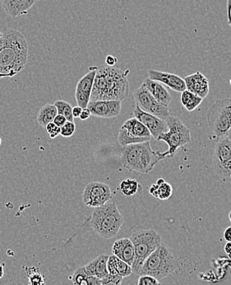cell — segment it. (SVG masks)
Here are the masks:
<instances>
[{
	"label": "cell",
	"mask_w": 231,
	"mask_h": 285,
	"mask_svg": "<svg viewBox=\"0 0 231 285\" xmlns=\"http://www.w3.org/2000/svg\"><path fill=\"white\" fill-rule=\"evenodd\" d=\"M129 70L102 65L95 73L90 101H123L129 93Z\"/></svg>",
	"instance_id": "1"
},
{
	"label": "cell",
	"mask_w": 231,
	"mask_h": 285,
	"mask_svg": "<svg viewBox=\"0 0 231 285\" xmlns=\"http://www.w3.org/2000/svg\"><path fill=\"white\" fill-rule=\"evenodd\" d=\"M0 47V75L13 77L24 69L28 57V44L22 34L13 29L2 32Z\"/></svg>",
	"instance_id": "2"
},
{
	"label": "cell",
	"mask_w": 231,
	"mask_h": 285,
	"mask_svg": "<svg viewBox=\"0 0 231 285\" xmlns=\"http://www.w3.org/2000/svg\"><path fill=\"white\" fill-rule=\"evenodd\" d=\"M164 158L163 153L152 149L150 141L130 144L123 147L122 149V165L129 172L148 174Z\"/></svg>",
	"instance_id": "3"
},
{
	"label": "cell",
	"mask_w": 231,
	"mask_h": 285,
	"mask_svg": "<svg viewBox=\"0 0 231 285\" xmlns=\"http://www.w3.org/2000/svg\"><path fill=\"white\" fill-rule=\"evenodd\" d=\"M124 222V217L117 204L108 202L102 206L95 208L89 218L88 224L100 237L111 239L118 235Z\"/></svg>",
	"instance_id": "4"
},
{
	"label": "cell",
	"mask_w": 231,
	"mask_h": 285,
	"mask_svg": "<svg viewBox=\"0 0 231 285\" xmlns=\"http://www.w3.org/2000/svg\"><path fill=\"white\" fill-rule=\"evenodd\" d=\"M179 268V263L169 247L163 242L147 258L139 276H150L161 281L174 273Z\"/></svg>",
	"instance_id": "5"
},
{
	"label": "cell",
	"mask_w": 231,
	"mask_h": 285,
	"mask_svg": "<svg viewBox=\"0 0 231 285\" xmlns=\"http://www.w3.org/2000/svg\"><path fill=\"white\" fill-rule=\"evenodd\" d=\"M134 247L135 259L132 265L133 273L139 275L144 261L160 246V234L154 229L137 231L129 237Z\"/></svg>",
	"instance_id": "6"
},
{
	"label": "cell",
	"mask_w": 231,
	"mask_h": 285,
	"mask_svg": "<svg viewBox=\"0 0 231 285\" xmlns=\"http://www.w3.org/2000/svg\"><path fill=\"white\" fill-rule=\"evenodd\" d=\"M168 130L158 137L157 141H164L169 146L168 151L163 153L166 158H173L179 148L191 142V130L179 118L169 115L166 120Z\"/></svg>",
	"instance_id": "7"
},
{
	"label": "cell",
	"mask_w": 231,
	"mask_h": 285,
	"mask_svg": "<svg viewBox=\"0 0 231 285\" xmlns=\"http://www.w3.org/2000/svg\"><path fill=\"white\" fill-rule=\"evenodd\" d=\"M207 121L210 130L217 136H226L231 126V98L215 101L208 110Z\"/></svg>",
	"instance_id": "8"
},
{
	"label": "cell",
	"mask_w": 231,
	"mask_h": 285,
	"mask_svg": "<svg viewBox=\"0 0 231 285\" xmlns=\"http://www.w3.org/2000/svg\"><path fill=\"white\" fill-rule=\"evenodd\" d=\"M134 98L136 105H139L145 112L155 115L164 120L170 115L169 107L159 102L143 84L134 92Z\"/></svg>",
	"instance_id": "9"
},
{
	"label": "cell",
	"mask_w": 231,
	"mask_h": 285,
	"mask_svg": "<svg viewBox=\"0 0 231 285\" xmlns=\"http://www.w3.org/2000/svg\"><path fill=\"white\" fill-rule=\"evenodd\" d=\"M212 163L216 173L220 177H231V141L227 137H222L216 144Z\"/></svg>",
	"instance_id": "10"
},
{
	"label": "cell",
	"mask_w": 231,
	"mask_h": 285,
	"mask_svg": "<svg viewBox=\"0 0 231 285\" xmlns=\"http://www.w3.org/2000/svg\"><path fill=\"white\" fill-rule=\"evenodd\" d=\"M111 199L112 192L110 187L102 182H89L82 193L84 204L91 208L102 206Z\"/></svg>",
	"instance_id": "11"
},
{
	"label": "cell",
	"mask_w": 231,
	"mask_h": 285,
	"mask_svg": "<svg viewBox=\"0 0 231 285\" xmlns=\"http://www.w3.org/2000/svg\"><path fill=\"white\" fill-rule=\"evenodd\" d=\"M96 70L97 66H90L88 72L83 77H81L77 84L75 99L77 105L81 106L82 109L87 107L90 102Z\"/></svg>",
	"instance_id": "12"
},
{
	"label": "cell",
	"mask_w": 231,
	"mask_h": 285,
	"mask_svg": "<svg viewBox=\"0 0 231 285\" xmlns=\"http://www.w3.org/2000/svg\"><path fill=\"white\" fill-rule=\"evenodd\" d=\"M134 117L148 128L152 136L155 138V140H157L158 137L160 136V134L168 130L166 120H162L155 115L143 111L138 105L134 108Z\"/></svg>",
	"instance_id": "13"
},
{
	"label": "cell",
	"mask_w": 231,
	"mask_h": 285,
	"mask_svg": "<svg viewBox=\"0 0 231 285\" xmlns=\"http://www.w3.org/2000/svg\"><path fill=\"white\" fill-rule=\"evenodd\" d=\"M87 109L91 115L100 118L116 117L121 112V101H90Z\"/></svg>",
	"instance_id": "14"
},
{
	"label": "cell",
	"mask_w": 231,
	"mask_h": 285,
	"mask_svg": "<svg viewBox=\"0 0 231 285\" xmlns=\"http://www.w3.org/2000/svg\"><path fill=\"white\" fill-rule=\"evenodd\" d=\"M148 76L152 80L160 82L162 84H164L169 89L178 93H182L186 90L185 82L184 79L174 74L162 72L158 70H149Z\"/></svg>",
	"instance_id": "15"
},
{
	"label": "cell",
	"mask_w": 231,
	"mask_h": 285,
	"mask_svg": "<svg viewBox=\"0 0 231 285\" xmlns=\"http://www.w3.org/2000/svg\"><path fill=\"white\" fill-rule=\"evenodd\" d=\"M186 90L198 95L202 98H205L210 91L209 81L208 79L200 72H196L193 75H188L184 78Z\"/></svg>",
	"instance_id": "16"
},
{
	"label": "cell",
	"mask_w": 231,
	"mask_h": 285,
	"mask_svg": "<svg viewBox=\"0 0 231 285\" xmlns=\"http://www.w3.org/2000/svg\"><path fill=\"white\" fill-rule=\"evenodd\" d=\"M38 0H0L2 8L11 17L23 16Z\"/></svg>",
	"instance_id": "17"
},
{
	"label": "cell",
	"mask_w": 231,
	"mask_h": 285,
	"mask_svg": "<svg viewBox=\"0 0 231 285\" xmlns=\"http://www.w3.org/2000/svg\"><path fill=\"white\" fill-rule=\"evenodd\" d=\"M112 253L119 259L131 266L135 259L134 247L133 242L129 238H122L117 240L112 247Z\"/></svg>",
	"instance_id": "18"
},
{
	"label": "cell",
	"mask_w": 231,
	"mask_h": 285,
	"mask_svg": "<svg viewBox=\"0 0 231 285\" xmlns=\"http://www.w3.org/2000/svg\"><path fill=\"white\" fill-rule=\"evenodd\" d=\"M143 84L159 102L165 106H169L172 96L164 84H162L160 82L152 80L149 78L145 79Z\"/></svg>",
	"instance_id": "19"
},
{
	"label": "cell",
	"mask_w": 231,
	"mask_h": 285,
	"mask_svg": "<svg viewBox=\"0 0 231 285\" xmlns=\"http://www.w3.org/2000/svg\"><path fill=\"white\" fill-rule=\"evenodd\" d=\"M108 258L109 256L107 255H100L95 257V259L83 266L86 273L90 276H95L100 280L105 278L109 274L107 270Z\"/></svg>",
	"instance_id": "20"
},
{
	"label": "cell",
	"mask_w": 231,
	"mask_h": 285,
	"mask_svg": "<svg viewBox=\"0 0 231 285\" xmlns=\"http://www.w3.org/2000/svg\"><path fill=\"white\" fill-rule=\"evenodd\" d=\"M107 270L110 275L121 276L123 278L128 277L133 273L131 266L119 259L114 255L110 256L108 258Z\"/></svg>",
	"instance_id": "21"
},
{
	"label": "cell",
	"mask_w": 231,
	"mask_h": 285,
	"mask_svg": "<svg viewBox=\"0 0 231 285\" xmlns=\"http://www.w3.org/2000/svg\"><path fill=\"white\" fill-rule=\"evenodd\" d=\"M122 127L124 128L130 135L135 138L152 139V134L148 130V128L135 117L127 120L123 124Z\"/></svg>",
	"instance_id": "22"
},
{
	"label": "cell",
	"mask_w": 231,
	"mask_h": 285,
	"mask_svg": "<svg viewBox=\"0 0 231 285\" xmlns=\"http://www.w3.org/2000/svg\"><path fill=\"white\" fill-rule=\"evenodd\" d=\"M57 115V108L55 107V105L54 104H46L39 110L36 120L41 127L46 128L48 124L54 121Z\"/></svg>",
	"instance_id": "23"
},
{
	"label": "cell",
	"mask_w": 231,
	"mask_h": 285,
	"mask_svg": "<svg viewBox=\"0 0 231 285\" xmlns=\"http://www.w3.org/2000/svg\"><path fill=\"white\" fill-rule=\"evenodd\" d=\"M203 100V98L188 90H184L181 93L182 105L189 112L193 111L196 108L199 106Z\"/></svg>",
	"instance_id": "24"
},
{
	"label": "cell",
	"mask_w": 231,
	"mask_h": 285,
	"mask_svg": "<svg viewBox=\"0 0 231 285\" xmlns=\"http://www.w3.org/2000/svg\"><path fill=\"white\" fill-rule=\"evenodd\" d=\"M142 185L135 179H126L119 184V190L125 196H133L142 190Z\"/></svg>",
	"instance_id": "25"
},
{
	"label": "cell",
	"mask_w": 231,
	"mask_h": 285,
	"mask_svg": "<svg viewBox=\"0 0 231 285\" xmlns=\"http://www.w3.org/2000/svg\"><path fill=\"white\" fill-rule=\"evenodd\" d=\"M151 139L148 138H135L132 136L127 132L124 128L119 129V135H118V141L122 147L130 145V144H141L145 142L150 141Z\"/></svg>",
	"instance_id": "26"
},
{
	"label": "cell",
	"mask_w": 231,
	"mask_h": 285,
	"mask_svg": "<svg viewBox=\"0 0 231 285\" xmlns=\"http://www.w3.org/2000/svg\"><path fill=\"white\" fill-rule=\"evenodd\" d=\"M55 107L57 108L58 115H62L67 119L68 121L74 122V117L73 116V107L70 103L64 100H58L55 101Z\"/></svg>",
	"instance_id": "27"
},
{
	"label": "cell",
	"mask_w": 231,
	"mask_h": 285,
	"mask_svg": "<svg viewBox=\"0 0 231 285\" xmlns=\"http://www.w3.org/2000/svg\"><path fill=\"white\" fill-rule=\"evenodd\" d=\"M88 276L84 267H78L70 276V280L74 285H88Z\"/></svg>",
	"instance_id": "28"
},
{
	"label": "cell",
	"mask_w": 231,
	"mask_h": 285,
	"mask_svg": "<svg viewBox=\"0 0 231 285\" xmlns=\"http://www.w3.org/2000/svg\"><path fill=\"white\" fill-rule=\"evenodd\" d=\"M157 186L156 189V195L155 198L160 199V200H167L172 196L173 194V187L169 182H164L160 186Z\"/></svg>",
	"instance_id": "29"
},
{
	"label": "cell",
	"mask_w": 231,
	"mask_h": 285,
	"mask_svg": "<svg viewBox=\"0 0 231 285\" xmlns=\"http://www.w3.org/2000/svg\"><path fill=\"white\" fill-rule=\"evenodd\" d=\"M29 279V285H45V278L41 273H38V269L36 267L26 269Z\"/></svg>",
	"instance_id": "30"
},
{
	"label": "cell",
	"mask_w": 231,
	"mask_h": 285,
	"mask_svg": "<svg viewBox=\"0 0 231 285\" xmlns=\"http://www.w3.org/2000/svg\"><path fill=\"white\" fill-rule=\"evenodd\" d=\"M76 130L75 123L67 121L62 127L60 128V135L65 138H70L73 136Z\"/></svg>",
	"instance_id": "31"
},
{
	"label": "cell",
	"mask_w": 231,
	"mask_h": 285,
	"mask_svg": "<svg viewBox=\"0 0 231 285\" xmlns=\"http://www.w3.org/2000/svg\"><path fill=\"white\" fill-rule=\"evenodd\" d=\"M123 277L119 276H113L108 274L105 278L101 281V285H121L123 281Z\"/></svg>",
	"instance_id": "32"
},
{
	"label": "cell",
	"mask_w": 231,
	"mask_h": 285,
	"mask_svg": "<svg viewBox=\"0 0 231 285\" xmlns=\"http://www.w3.org/2000/svg\"><path fill=\"white\" fill-rule=\"evenodd\" d=\"M138 285H161V284L153 276H141Z\"/></svg>",
	"instance_id": "33"
},
{
	"label": "cell",
	"mask_w": 231,
	"mask_h": 285,
	"mask_svg": "<svg viewBox=\"0 0 231 285\" xmlns=\"http://www.w3.org/2000/svg\"><path fill=\"white\" fill-rule=\"evenodd\" d=\"M46 130L51 139H55L60 134V128L58 127L57 125H55L54 122L48 124L46 125Z\"/></svg>",
	"instance_id": "34"
},
{
	"label": "cell",
	"mask_w": 231,
	"mask_h": 285,
	"mask_svg": "<svg viewBox=\"0 0 231 285\" xmlns=\"http://www.w3.org/2000/svg\"><path fill=\"white\" fill-rule=\"evenodd\" d=\"M67 121V119H66L64 115H57L55 116V120H54L53 122L55 123L58 127L61 128Z\"/></svg>",
	"instance_id": "35"
},
{
	"label": "cell",
	"mask_w": 231,
	"mask_h": 285,
	"mask_svg": "<svg viewBox=\"0 0 231 285\" xmlns=\"http://www.w3.org/2000/svg\"><path fill=\"white\" fill-rule=\"evenodd\" d=\"M91 111H90L87 108H84V109H82V111H81V115H80L79 118H80L81 120H86L91 117Z\"/></svg>",
	"instance_id": "36"
},
{
	"label": "cell",
	"mask_w": 231,
	"mask_h": 285,
	"mask_svg": "<svg viewBox=\"0 0 231 285\" xmlns=\"http://www.w3.org/2000/svg\"><path fill=\"white\" fill-rule=\"evenodd\" d=\"M88 285H101V281L95 276H88Z\"/></svg>",
	"instance_id": "37"
},
{
	"label": "cell",
	"mask_w": 231,
	"mask_h": 285,
	"mask_svg": "<svg viewBox=\"0 0 231 285\" xmlns=\"http://www.w3.org/2000/svg\"><path fill=\"white\" fill-rule=\"evenodd\" d=\"M117 61H118V60H117L116 58L112 56V55H108L106 59H105L106 65H108V66H111V67L116 64Z\"/></svg>",
	"instance_id": "38"
},
{
	"label": "cell",
	"mask_w": 231,
	"mask_h": 285,
	"mask_svg": "<svg viewBox=\"0 0 231 285\" xmlns=\"http://www.w3.org/2000/svg\"><path fill=\"white\" fill-rule=\"evenodd\" d=\"M81 111H82V108L79 105H77L75 107H73V116L74 118H79L81 115Z\"/></svg>",
	"instance_id": "39"
},
{
	"label": "cell",
	"mask_w": 231,
	"mask_h": 285,
	"mask_svg": "<svg viewBox=\"0 0 231 285\" xmlns=\"http://www.w3.org/2000/svg\"><path fill=\"white\" fill-rule=\"evenodd\" d=\"M223 237L227 242H231V227L228 228L224 231L223 233Z\"/></svg>",
	"instance_id": "40"
},
{
	"label": "cell",
	"mask_w": 231,
	"mask_h": 285,
	"mask_svg": "<svg viewBox=\"0 0 231 285\" xmlns=\"http://www.w3.org/2000/svg\"><path fill=\"white\" fill-rule=\"evenodd\" d=\"M227 18L228 24L231 26V0H227Z\"/></svg>",
	"instance_id": "41"
},
{
	"label": "cell",
	"mask_w": 231,
	"mask_h": 285,
	"mask_svg": "<svg viewBox=\"0 0 231 285\" xmlns=\"http://www.w3.org/2000/svg\"><path fill=\"white\" fill-rule=\"evenodd\" d=\"M224 249L228 257L231 258V242H227V244L225 245Z\"/></svg>",
	"instance_id": "42"
},
{
	"label": "cell",
	"mask_w": 231,
	"mask_h": 285,
	"mask_svg": "<svg viewBox=\"0 0 231 285\" xmlns=\"http://www.w3.org/2000/svg\"><path fill=\"white\" fill-rule=\"evenodd\" d=\"M4 276V268H3V265L0 264V279H2Z\"/></svg>",
	"instance_id": "43"
},
{
	"label": "cell",
	"mask_w": 231,
	"mask_h": 285,
	"mask_svg": "<svg viewBox=\"0 0 231 285\" xmlns=\"http://www.w3.org/2000/svg\"><path fill=\"white\" fill-rule=\"evenodd\" d=\"M226 137L228 138V139H229L231 141V128H230V130L227 132V134H226Z\"/></svg>",
	"instance_id": "44"
},
{
	"label": "cell",
	"mask_w": 231,
	"mask_h": 285,
	"mask_svg": "<svg viewBox=\"0 0 231 285\" xmlns=\"http://www.w3.org/2000/svg\"><path fill=\"white\" fill-rule=\"evenodd\" d=\"M229 219H230V221H231V212H230V213H229Z\"/></svg>",
	"instance_id": "45"
},
{
	"label": "cell",
	"mask_w": 231,
	"mask_h": 285,
	"mask_svg": "<svg viewBox=\"0 0 231 285\" xmlns=\"http://www.w3.org/2000/svg\"><path fill=\"white\" fill-rule=\"evenodd\" d=\"M1 143H2V140H1V138H0V145H1Z\"/></svg>",
	"instance_id": "46"
},
{
	"label": "cell",
	"mask_w": 231,
	"mask_h": 285,
	"mask_svg": "<svg viewBox=\"0 0 231 285\" xmlns=\"http://www.w3.org/2000/svg\"><path fill=\"white\" fill-rule=\"evenodd\" d=\"M1 36H2V32H0V37H1Z\"/></svg>",
	"instance_id": "47"
},
{
	"label": "cell",
	"mask_w": 231,
	"mask_h": 285,
	"mask_svg": "<svg viewBox=\"0 0 231 285\" xmlns=\"http://www.w3.org/2000/svg\"><path fill=\"white\" fill-rule=\"evenodd\" d=\"M230 84H231V79H230Z\"/></svg>",
	"instance_id": "48"
},
{
	"label": "cell",
	"mask_w": 231,
	"mask_h": 285,
	"mask_svg": "<svg viewBox=\"0 0 231 285\" xmlns=\"http://www.w3.org/2000/svg\"><path fill=\"white\" fill-rule=\"evenodd\" d=\"M230 178H231V177H230Z\"/></svg>",
	"instance_id": "49"
}]
</instances>
